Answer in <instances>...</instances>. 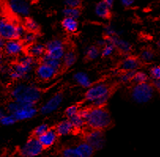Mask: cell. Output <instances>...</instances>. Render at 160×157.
Returning <instances> with one entry per match:
<instances>
[{
  "label": "cell",
  "instance_id": "6da1fadb",
  "mask_svg": "<svg viewBox=\"0 0 160 157\" xmlns=\"http://www.w3.org/2000/svg\"><path fill=\"white\" fill-rule=\"evenodd\" d=\"M79 113L85 120V123L92 130H103L111 123V117L107 109L95 106L89 109L79 110Z\"/></svg>",
  "mask_w": 160,
  "mask_h": 157
},
{
  "label": "cell",
  "instance_id": "7a4b0ae2",
  "mask_svg": "<svg viewBox=\"0 0 160 157\" xmlns=\"http://www.w3.org/2000/svg\"><path fill=\"white\" fill-rule=\"evenodd\" d=\"M11 96L14 102L22 105H35L41 97V91L33 85L19 84L13 89Z\"/></svg>",
  "mask_w": 160,
  "mask_h": 157
},
{
  "label": "cell",
  "instance_id": "3957f363",
  "mask_svg": "<svg viewBox=\"0 0 160 157\" xmlns=\"http://www.w3.org/2000/svg\"><path fill=\"white\" fill-rule=\"evenodd\" d=\"M26 32L23 25H16L7 18H0V37L4 40L19 39Z\"/></svg>",
  "mask_w": 160,
  "mask_h": 157
},
{
  "label": "cell",
  "instance_id": "277c9868",
  "mask_svg": "<svg viewBox=\"0 0 160 157\" xmlns=\"http://www.w3.org/2000/svg\"><path fill=\"white\" fill-rule=\"evenodd\" d=\"M155 88L148 83H137L131 91L132 100L137 104H145L153 98Z\"/></svg>",
  "mask_w": 160,
  "mask_h": 157
},
{
  "label": "cell",
  "instance_id": "5b68a950",
  "mask_svg": "<svg viewBox=\"0 0 160 157\" xmlns=\"http://www.w3.org/2000/svg\"><path fill=\"white\" fill-rule=\"evenodd\" d=\"M44 148L37 137H32L20 149V154L23 157H37L43 152Z\"/></svg>",
  "mask_w": 160,
  "mask_h": 157
},
{
  "label": "cell",
  "instance_id": "8992f818",
  "mask_svg": "<svg viewBox=\"0 0 160 157\" xmlns=\"http://www.w3.org/2000/svg\"><path fill=\"white\" fill-rule=\"evenodd\" d=\"M111 95L110 87L105 83H99L93 86H90L85 93V98L88 102L94 103L99 98Z\"/></svg>",
  "mask_w": 160,
  "mask_h": 157
},
{
  "label": "cell",
  "instance_id": "52a82bcc",
  "mask_svg": "<svg viewBox=\"0 0 160 157\" xmlns=\"http://www.w3.org/2000/svg\"><path fill=\"white\" fill-rule=\"evenodd\" d=\"M85 141L96 150H100L105 145V137L101 130H92L85 136Z\"/></svg>",
  "mask_w": 160,
  "mask_h": 157
},
{
  "label": "cell",
  "instance_id": "ba28073f",
  "mask_svg": "<svg viewBox=\"0 0 160 157\" xmlns=\"http://www.w3.org/2000/svg\"><path fill=\"white\" fill-rule=\"evenodd\" d=\"M45 47H46V53H45L46 55L51 58L58 59V60H62L66 52L63 43L59 39H55L48 42Z\"/></svg>",
  "mask_w": 160,
  "mask_h": 157
},
{
  "label": "cell",
  "instance_id": "9c48e42d",
  "mask_svg": "<svg viewBox=\"0 0 160 157\" xmlns=\"http://www.w3.org/2000/svg\"><path fill=\"white\" fill-rule=\"evenodd\" d=\"M37 109L35 105H22L20 104V106L13 113V115L17 121H22L32 119L37 115Z\"/></svg>",
  "mask_w": 160,
  "mask_h": 157
},
{
  "label": "cell",
  "instance_id": "30bf717a",
  "mask_svg": "<svg viewBox=\"0 0 160 157\" xmlns=\"http://www.w3.org/2000/svg\"><path fill=\"white\" fill-rule=\"evenodd\" d=\"M10 9L16 14L22 17H27L30 13V5L28 0H10Z\"/></svg>",
  "mask_w": 160,
  "mask_h": 157
},
{
  "label": "cell",
  "instance_id": "8fae6325",
  "mask_svg": "<svg viewBox=\"0 0 160 157\" xmlns=\"http://www.w3.org/2000/svg\"><path fill=\"white\" fill-rule=\"evenodd\" d=\"M25 46L19 39H10L5 42L3 50L10 56H18L22 54Z\"/></svg>",
  "mask_w": 160,
  "mask_h": 157
},
{
  "label": "cell",
  "instance_id": "7c38bea8",
  "mask_svg": "<svg viewBox=\"0 0 160 157\" xmlns=\"http://www.w3.org/2000/svg\"><path fill=\"white\" fill-rule=\"evenodd\" d=\"M63 100V96L62 93H56L53 97H51L49 100L41 107L40 112L43 114H50L58 109L61 105Z\"/></svg>",
  "mask_w": 160,
  "mask_h": 157
},
{
  "label": "cell",
  "instance_id": "4fadbf2b",
  "mask_svg": "<svg viewBox=\"0 0 160 157\" xmlns=\"http://www.w3.org/2000/svg\"><path fill=\"white\" fill-rule=\"evenodd\" d=\"M58 134L55 129H48L44 134L38 137V140L44 149L51 147L55 144L58 139Z\"/></svg>",
  "mask_w": 160,
  "mask_h": 157
},
{
  "label": "cell",
  "instance_id": "5bb4252c",
  "mask_svg": "<svg viewBox=\"0 0 160 157\" xmlns=\"http://www.w3.org/2000/svg\"><path fill=\"white\" fill-rule=\"evenodd\" d=\"M106 41L112 43L114 47L118 49L123 54H128L132 50V45L128 41H126V40L119 38L118 36H109V37L107 38Z\"/></svg>",
  "mask_w": 160,
  "mask_h": 157
},
{
  "label": "cell",
  "instance_id": "9a60e30c",
  "mask_svg": "<svg viewBox=\"0 0 160 157\" xmlns=\"http://www.w3.org/2000/svg\"><path fill=\"white\" fill-rule=\"evenodd\" d=\"M58 73V71L51 68L48 64L42 63L37 67V75L40 79L44 81H48L53 78Z\"/></svg>",
  "mask_w": 160,
  "mask_h": 157
},
{
  "label": "cell",
  "instance_id": "2e32d148",
  "mask_svg": "<svg viewBox=\"0 0 160 157\" xmlns=\"http://www.w3.org/2000/svg\"><path fill=\"white\" fill-rule=\"evenodd\" d=\"M78 157H92L95 149L86 141L80 143L75 147Z\"/></svg>",
  "mask_w": 160,
  "mask_h": 157
},
{
  "label": "cell",
  "instance_id": "e0dca14e",
  "mask_svg": "<svg viewBox=\"0 0 160 157\" xmlns=\"http://www.w3.org/2000/svg\"><path fill=\"white\" fill-rule=\"evenodd\" d=\"M95 13L99 17L102 19H108L111 17V7L107 5L102 0L96 5Z\"/></svg>",
  "mask_w": 160,
  "mask_h": 157
},
{
  "label": "cell",
  "instance_id": "ac0fdd59",
  "mask_svg": "<svg viewBox=\"0 0 160 157\" xmlns=\"http://www.w3.org/2000/svg\"><path fill=\"white\" fill-rule=\"evenodd\" d=\"M58 136H66L71 134L73 131V125L69 120H64L60 122L55 129Z\"/></svg>",
  "mask_w": 160,
  "mask_h": 157
},
{
  "label": "cell",
  "instance_id": "d6986e66",
  "mask_svg": "<svg viewBox=\"0 0 160 157\" xmlns=\"http://www.w3.org/2000/svg\"><path fill=\"white\" fill-rule=\"evenodd\" d=\"M140 65V61L136 57H128L124 59L123 61L121 64V69L124 72L128 71H136Z\"/></svg>",
  "mask_w": 160,
  "mask_h": 157
},
{
  "label": "cell",
  "instance_id": "ffe728a7",
  "mask_svg": "<svg viewBox=\"0 0 160 157\" xmlns=\"http://www.w3.org/2000/svg\"><path fill=\"white\" fill-rule=\"evenodd\" d=\"M62 25L63 28L67 32H76L78 29V19L69 17H65V18L62 20Z\"/></svg>",
  "mask_w": 160,
  "mask_h": 157
},
{
  "label": "cell",
  "instance_id": "44dd1931",
  "mask_svg": "<svg viewBox=\"0 0 160 157\" xmlns=\"http://www.w3.org/2000/svg\"><path fill=\"white\" fill-rule=\"evenodd\" d=\"M74 80L82 87L88 88L92 85V81L89 76L85 72H79L74 75Z\"/></svg>",
  "mask_w": 160,
  "mask_h": 157
},
{
  "label": "cell",
  "instance_id": "7402d4cb",
  "mask_svg": "<svg viewBox=\"0 0 160 157\" xmlns=\"http://www.w3.org/2000/svg\"><path fill=\"white\" fill-rule=\"evenodd\" d=\"M46 53V47L40 43H33L29 48V55L33 57H43Z\"/></svg>",
  "mask_w": 160,
  "mask_h": 157
},
{
  "label": "cell",
  "instance_id": "603a6c76",
  "mask_svg": "<svg viewBox=\"0 0 160 157\" xmlns=\"http://www.w3.org/2000/svg\"><path fill=\"white\" fill-rule=\"evenodd\" d=\"M62 63L64 64L65 67H71L75 64L77 61V55L73 50H69L65 52L62 58Z\"/></svg>",
  "mask_w": 160,
  "mask_h": 157
},
{
  "label": "cell",
  "instance_id": "cb8c5ba5",
  "mask_svg": "<svg viewBox=\"0 0 160 157\" xmlns=\"http://www.w3.org/2000/svg\"><path fill=\"white\" fill-rule=\"evenodd\" d=\"M42 63L48 64V65L51 66L56 71H58L62 68V60H58V59H54L51 57H48V55L44 54L42 57Z\"/></svg>",
  "mask_w": 160,
  "mask_h": 157
},
{
  "label": "cell",
  "instance_id": "d4e9b609",
  "mask_svg": "<svg viewBox=\"0 0 160 157\" xmlns=\"http://www.w3.org/2000/svg\"><path fill=\"white\" fill-rule=\"evenodd\" d=\"M69 120H70L71 123L73 125V127L74 130H81L82 129L84 126L85 123V120H84V118L78 113L75 116H72V117L69 118Z\"/></svg>",
  "mask_w": 160,
  "mask_h": 157
},
{
  "label": "cell",
  "instance_id": "484cf974",
  "mask_svg": "<svg viewBox=\"0 0 160 157\" xmlns=\"http://www.w3.org/2000/svg\"><path fill=\"white\" fill-rule=\"evenodd\" d=\"M32 68L33 67H31V66H28L25 65V64H21V63H18V64H15V65L13 66V69L16 71V72L21 75V77H22V78L28 76V75L32 71Z\"/></svg>",
  "mask_w": 160,
  "mask_h": 157
},
{
  "label": "cell",
  "instance_id": "4316f807",
  "mask_svg": "<svg viewBox=\"0 0 160 157\" xmlns=\"http://www.w3.org/2000/svg\"><path fill=\"white\" fill-rule=\"evenodd\" d=\"M63 14L65 17L78 19L81 16V10L79 8H72V7H66L63 10Z\"/></svg>",
  "mask_w": 160,
  "mask_h": 157
},
{
  "label": "cell",
  "instance_id": "83f0119b",
  "mask_svg": "<svg viewBox=\"0 0 160 157\" xmlns=\"http://www.w3.org/2000/svg\"><path fill=\"white\" fill-rule=\"evenodd\" d=\"M25 29L28 30V31H32V32H37L39 31V25L35 20L32 19V18H28L25 21Z\"/></svg>",
  "mask_w": 160,
  "mask_h": 157
},
{
  "label": "cell",
  "instance_id": "f1b7e54d",
  "mask_svg": "<svg viewBox=\"0 0 160 157\" xmlns=\"http://www.w3.org/2000/svg\"><path fill=\"white\" fill-rule=\"evenodd\" d=\"M100 55V52L97 46H92L86 50V57L89 60H95Z\"/></svg>",
  "mask_w": 160,
  "mask_h": 157
},
{
  "label": "cell",
  "instance_id": "f546056e",
  "mask_svg": "<svg viewBox=\"0 0 160 157\" xmlns=\"http://www.w3.org/2000/svg\"><path fill=\"white\" fill-rule=\"evenodd\" d=\"M148 75L147 73L144 72H135L134 76L132 78V80L136 83H147L148 81Z\"/></svg>",
  "mask_w": 160,
  "mask_h": 157
},
{
  "label": "cell",
  "instance_id": "4dcf8cb0",
  "mask_svg": "<svg viewBox=\"0 0 160 157\" xmlns=\"http://www.w3.org/2000/svg\"><path fill=\"white\" fill-rule=\"evenodd\" d=\"M17 120L15 119L14 116L11 113L8 115H3L2 117L1 118V120H0V123L3 126H12V125L16 123Z\"/></svg>",
  "mask_w": 160,
  "mask_h": 157
},
{
  "label": "cell",
  "instance_id": "1f68e13d",
  "mask_svg": "<svg viewBox=\"0 0 160 157\" xmlns=\"http://www.w3.org/2000/svg\"><path fill=\"white\" fill-rule=\"evenodd\" d=\"M115 49L116 48L114 47V46L112 43L106 41V43L102 46L101 54H102V57H109V56H111L114 52Z\"/></svg>",
  "mask_w": 160,
  "mask_h": 157
},
{
  "label": "cell",
  "instance_id": "d6a6232c",
  "mask_svg": "<svg viewBox=\"0 0 160 157\" xmlns=\"http://www.w3.org/2000/svg\"><path fill=\"white\" fill-rule=\"evenodd\" d=\"M22 39H23L22 43H24V45H32L35 43V41H36L37 36H36V33L35 32L28 31V32L25 33V35L22 36Z\"/></svg>",
  "mask_w": 160,
  "mask_h": 157
},
{
  "label": "cell",
  "instance_id": "836d02e7",
  "mask_svg": "<svg viewBox=\"0 0 160 157\" xmlns=\"http://www.w3.org/2000/svg\"><path fill=\"white\" fill-rule=\"evenodd\" d=\"M155 54H154L153 51L151 50H144L142 51L141 54H140V58L142 61H145V62H150L154 59Z\"/></svg>",
  "mask_w": 160,
  "mask_h": 157
},
{
  "label": "cell",
  "instance_id": "e575fe53",
  "mask_svg": "<svg viewBox=\"0 0 160 157\" xmlns=\"http://www.w3.org/2000/svg\"><path fill=\"white\" fill-rule=\"evenodd\" d=\"M48 129H49V126H48V125L46 124V123H43V124L39 125V126H37V127L35 128L34 131H33L34 137H40V135L44 134Z\"/></svg>",
  "mask_w": 160,
  "mask_h": 157
},
{
  "label": "cell",
  "instance_id": "d590c367",
  "mask_svg": "<svg viewBox=\"0 0 160 157\" xmlns=\"http://www.w3.org/2000/svg\"><path fill=\"white\" fill-rule=\"evenodd\" d=\"M135 72L136 71H128V72H125L123 74L121 75L120 80L122 83H125L132 80V78H133Z\"/></svg>",
  "mask_w": 160,
  "mask_h": 157
},
{
  "label": "cell",
  "instance_id": "8d00e7d4",
  "mask_svg": "<svg viewBox=\"0 0 160 157\" xmlns=\"http://www.w3.org/2000/svg\"><path fill=\"white\" fill-rule=\"evenodd\" d=\"M63 157H78L75 147L66 148L62 151Z\"/></svg>",
  "mask_w": 160,
  "mask_h": 157
},
{
  "label": "cell",
  "instance_id": "74e56055",
  "mask_svg": "<svg viewBox=\"0 0 160 157\" xmlns=\"http://www.w3.org/2000/svg\"><path fill=\"white\" fill-rule=\"evenodd\" d=\"M79 108L78 105H70L66 109V115L67 117L70 118L72 116H75L79 112Z\"/></svg>",
  "mask_w": 160,
  "mask_h": 157
},
{
  "label": "cell",
  "instance_id": "f35d334b",
  "mask_svg": "<svg viewBox=\"0 0 160 157\" xmlns=\"http://www.w3.org/2000/svg\"><path fill=\"white\" fill-rule=\"evenodd\" d=\"M65 4L66 7L79 8L81 4V0H65Z\"/></svg>",
  "mask_w": 160,
  "mask_h": 157
},
{
  "label": "cell",
  "instance_id": "ab89813d",
  "mask_svg": "<svg viewBox=\"0 0 160 157\" xmlns=\"http://www.w3.org/2000/svg\"><path fill=\"white\" fill-rule=\"evenodd\" d=\"M150 75L154 79H159L160 78V68L159 66H154L150 70Z\"/></svg>",
  "mask_w": 160,
  "mask_h": 157
},
{
  "label": "cell",
  "instance_id": "60d3db41",
  "mask_svg": "<svg viewBox=\"0 0 160 157\" xmlns=\"http://www.w3.org/2000/svg\"><path fill=\"white\" fill-rule=\"evenodd\" d=\"M104 31H105L106 36L109 37V36H117V31H116V29L113 26H107L104 29Z\"/></svg>",
  "mask_w": 160,
  "mask_h": 157
},
{
  "label": "cell",
  "instance_id": "b9f144b4",
  "mask_svg": "<svg viewBox=\"0 0 160 157\" xmlns=\"http://www.w3.org/2000/svg\"><path fill=\"white\" fill-rule=\"evenodd\" d=\"M121 3L125 7H130L134 4V0H121Z\"/></svg>",
  "mask_w": 160,
  "mask_h": 157
},
{
  "label": "cell",
  "instance_id": "7bdbcfd3",
  "mask_svg": "<svg viewBox=\"0 0 160 157\" xmlns=\"http://www.w3.org/2000/svg\"><path fill=\"white\" fill-rule=\"evenodd\" d=\"M153 87L154 88H156V89H158L159 90L160 88V80L159 79H155L153 82Z\"/></svg>",
  "mask_w": 160,
  "mask_h": 157
},
{
  "label": "cell",
  "instance_id": "ee69618b",
  "mask_svg": "<svg viewBox=\"0 0 160 157\" xmlns=\"http://www.w3.org/2000/svg\"><path fill=\"white\" fill-rule=\"evenodd\" d=\"M6 40H4L2 37H0V52H2L3 50L4 45H5Z\"/></svg>",
  "mask_w": 160,
  "mask_h": 157
},
{
  "label": "cell",
  "instance_id": "f6af8a7d",
  "mask_svg": "<svg viewBox=\"0 0 160 157\" xmlns=\"http://www.w3.org/2000/svg\"><path fill=\"white\" fill-rule=\"evenodd\" d=\"M108 6H109L110 7H112L113 5H114V0H102Z\"/></svg>",
  "mask_w": 160,
  "mask_h": 157
},
{
  "label": "cell",
  "instance_id": "bcb514c9",
  "mask_svg": "<svg viewBox=\"0 0 160 157\" xmlns=\"http://www.w3.org/2000/svg\"><path fill=\"white\" fill-rule=\"evenodd\" d=\"M2 58H3V55H2V52H0V62H2Z\"/></svg>",
  "mask_w": 160,
  "mask_h": 157
},
{
  "label": "cell",
  "instance_id": "7dc6e473",
  "mask_svg": "<svg viewBox=\"0 0 160 157\" xmlns=\"http://www.w3.org/2000/svg\"><path fill=\"white\" fill-rule=\"evenodd\" d=\"M3 112H2V111L1 109H0V120H1V118L2 117V116H3Z\"/></svg>",
  "mask_w": 160,
  "mask_h": 157
},
{
  "label": "cell",
  "instance_id": "c3c4849f",
  "mask_svg": "<svg viewBox=\"0 0 160 157\" xmlns=\"http://www.w3.org/2000/svg\"><path fill=\"white\" fill-rule=\"evenodd\" d=\"M29 1H34V0H29Z\"/></svg>",
  "mask_w": 160,
  "mask_h": 157
}]
</instances>
